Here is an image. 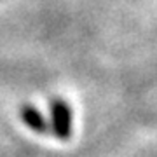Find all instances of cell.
Here are the masks:
<instances>
[{
    "label": "cell",
    "instance_id": "cell-1",
    "mask_svg": "<svg viewBox=\"0 0 157 157\" xmlns=\"http://www.w3.org/2000/svg\"><path fill=\"white\" fill-rule=\"evenodd\" d=\"M54 117H56V131L61 138H67L68 133H70V113L63 105H58L56 112H54Z\"/></svg>",
    "mask_w": 157,
    "mask_h": 157
},
{
    "label": "cell",
    "instance_id": "cell-2",
    "mask_svg": "<svg viewBox=\"0 0 157 157\" xmlns=\"http://www.w3.org/2000/svg\"><path fill=\"white\" fill-rule=\"evenodd\" d=\"M25 117H26V121H28V124L32 126V128L39 129V131H44V122H42V119L39 117L37 112H26Z\"/></svg>",
    "mask_w": 157,
    "mask_h": 157
}]
</instances>
